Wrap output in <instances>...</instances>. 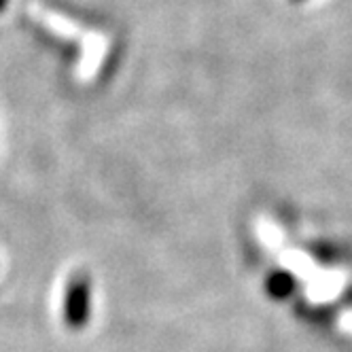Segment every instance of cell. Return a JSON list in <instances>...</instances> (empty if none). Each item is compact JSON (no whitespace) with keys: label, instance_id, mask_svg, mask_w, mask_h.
<instances>
[{"label":"cell","instance_id":"6da1fadb","mask_svg":"<svg viewBox=\"0 0 352 352\" xmlns=\"http://www.w3.org/2000/svg\"><path fill=\"white\" fill-rule=\"evenodd\" d=\"M89 318V278L85 274H74L64 297V320L70 329H83Z\"/></svg>","mask_w":352,"mask_h":352},{"label":"cell","instance_id":"7a4b0ae2","mask_svg":"<svg viewBox=\"0 0 352 352\" xmlns=\"http://www.w3.org/2000/svg\"><path fill=\"white\" fill-rule=\"evenodd\" d=\"M265 289L274 299H285L293 293L295 280H293V276L287 272H272L265 280Z\"/></svg>","mask_w":352,"mask_h":352},{"label":"cell","instance_id":"3957f363","mask_svg":"<svg viewBox=\"0 0 352 352\" xmlns=\"http://www.w3.org/2000/svg\"><path fill=\"white\" fill-rule=\"evenodd\" d=\"M7 5H9V0H0V13L7 9Z\"/></svg>","mask_w":352,"mask_h":352},{"label":"cell","instance_id":"277c9868","mask_svg":"<svg viewBox=\"0 0 352 352\" xmlns=\"http://www.w3.org/2000/svg\"><path fill=\"white\" fill-rule=\"evenodd\" d=\"M293 3H299V0H293Z\"/></svg>","mask_w":352,"mask_h":352}]
</instances>
